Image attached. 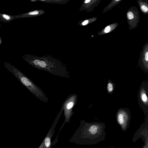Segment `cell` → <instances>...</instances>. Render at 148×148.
Listing matches in <instances>:
<instances>
[{"label": "cell", "instance_id": "obj_1", "mask_svg": "<svg viewBox=\"0 0 148 148\" xmlns=\"http://www.w3.org/2000/svg\"><path fill=\"white\" fill-rule=\"evenodd\" d=\"M105 123L101 122L82 121L69 141L79 145L96 144L105 139Z\"/></svg>", "mask_w": 148, "mask_h": 148}, {"label": "cell", "instance_id": "obj_2", "mask_svg": "<svg viewBox=\"0 0 148 148\" xmlns=\"http://www.w3.org/2000/svg\"><path fill=\"white\" fill-rule=\"evenodd\" d=\"M148 82L143 81L141 84L138 94L139 105L142 109L145 114L148 113Z\"/></svg>", "mask_w": 148, "mask_h": 148}, {"label": "cell", "instance_id": "obj_3", "mask_svg": "<svg viewBox=\"0 0 148 148\" xmlns=\"http://www.w3.org/2000/svg\"><path fill=\"white\" fill-rule=\"evenodd\" d=\"M116 118L123 132L126 131L129 127L131 119L129 109L127 108L119 109L116 113Z\"/></svg>", "mask_w": 148, "mask_h": 148}, {"label": "cell", "instance_id": "obj_4", "mask_svg": "<svg viewBox=\"0 0 148 148\" xmlns=\"http://www.w3.org/2000/svg\"><path fill=\"white\" fill-rule=\"evenodd\" d=\"M148 114H146L145 122L140 126L134 133L132 141L135 142L137 140L141 138L144 142L143 148H148Z\"/></svg>", "mask_w": 148, "mask_h": 148}, {"label": "cell", "instance_id": "obj_5", "mask_svg": "<svg viewBox=\"0 0 148 148\" xmlns=\"http://www.w3.org/2000/svg\"><path fill=\"white\" fill-rule=\"evenodd\" d=\"M15 19V15H11L0 13V21L8 23Z\"/></svg>", "mask_w": 148, "mask_h": 148}, {"label": "cell", "instance_id": "obj_6", "mask_svg": "<svg viewBox=\"0 0 148 148\" xmlns=\"http://www.w3.org/2000/svg\"><path fill=\"white\" fill-rule=\"evenodd\" d=\"M115 87V85L111 80L108 79L107 86V92L109 94H112L114 92Z\"/></svg>", "mask_w": 148, "mask_h": 148}, {"label": "cell", "instance_id": "obj_7", "mask_svg": "<svg viewBox=\"0 0 148 148\" xmlns=\"http://www.w3.org/2000/svg\"><path fill=\"white\" fill-rule=\"evenodd\" d=\"M21 80L25 86H28V83L29 82L27 78L23 77L21 78Z\"/></svg>", "mask_w": 148, "mask_h": 148}, {"label": "cell", "instance_id": "obj_8", "mask_svg": "<svg viewBox=\"0 0 148 148\" xmlns=\"http://www.w3.org/2000/svg\"><path fill=\"white\" fill-rule=\"evenodd\" d=\"M127 17L129 19H132L134 17L133 13L131 12H128L127 14Z\"/></svg>", "mask_w": 148, "mask_h": 148}, {"label": "cell", "instance_id": "obj_9", "mask_svg": "<svg viewBox=\"0 0 148 148\" xmlns=\"http://www.w3.org/2000/svg\"><path fill=\"white\" fill-rule=\"evenodd\" d=\"M141 9L142 10L145 12H146L148 11L147 7L145 5H142L141 7Z\"/></svg>", "mask_w": 148, "mask_h": 148}, {"label": "cell", "instance_id": "obj_10", "mask_svg": "<svg viewBox=\"0 0 148 148\" xmlns=\"http://www.w3.org/2000/svg\"><path fill=\"white\" fill-rule=\"evenodd\" d=\"M39 65L41 67H44L46 66V64L44 62L41 61L40 62Z\"/></svg>", "mask_w": 148, "mask_h": 148}, {"label": "cell", "instance_id": "obj_11", "mask_svg": "<svg viewBox=\"0 0 148 148\" xmlns=\"http://www.w3.org/2000/svg\"><path fill=\"white\" fill-rule=\"evenodd\" d=\"M38 14V12L37 11H34L29 12L28 13L29 15H34Z\"/></svg>", "mask_w": 148, "mask_h": 148}, {"label": "cell", "instance_id": "obj_12", "mask_svg": "<svg viewBox=\"0 0 148 148\" xmlns=\"http://www.w3.org/2000/svg\"><path fill=\"white\" fill-rule=\"evenodd\" d=\"M73 102H71L69 103L67 106V108L69 109L71 108L73 106Z\"/></svg>", "mask_w": 148, "mask_h": 148}, {"label": "cell", "instance_id": "obj_13", "mask_svg": "<svg viewBox=\"0 0 148 148\" xmlns=\"http://www.w3.org/2000/svg\"><path fill=\"white\" fill-rule=\"evenodd\" d=\"M110 30V27L109 26H107L106 27L104 30V32L106 33H107L109 32Z\"/></svg>", "mask_w": 148, "mask_h": 148}, {"label": "cell", "instance_id": "obj_14", "mask_svg": "<svg viewBox=\"0 0 148 148\" xmlns=\"http://www.w3.org/2000/svg\"><path fill=\"white\" fill-rule=\"evenodd\" d=\"M145 60L147 62L148 60V52H147L145 55Z\"/></svg>", "mask_w": 148, "mask_h": 148}, {"label": "cell", "instance_id": "obj_15", "mask_svg": "<svg viewBox=\"0 0 148 148\" xmlns=\"http://www.w3.org/2000/svg\"><path fill=\"white\" fill-rule=\"evenodd\" d=\"M40 61L38 60H36L34 62V63L36 65H39L40 63Z\"/></svg>", "mask_w": 148, "mask_h": 148}, {"label": "cell", "instance_id": "obj_16", "mask_svg": "<svg viewBox=\"0 0 148 148\" xmlns=\"http://www.w3.org/2000/svg\"><path fill=\"white\" fill-rule=\"evenodd\" d=\"M88 20H86L84 21L82 23V25H86L88 23Z\"/></svg>", "mask_w": 148, "mask_h": 148}, {"label": "cell", "instance_id": "obj_17", "mask_svg": "<svg viewBox=\"0 0 148 148\" xmlns=\"http://www.w3.org/2000/svg\"><path fill=\"white\" fill-rule=\"evenodd\" d=\"M90 1V0H86L85 1V3H87L89 2Z\"/></svg>", "mask_w": 148, "mask_h": 148}, {"label": "cell", "instance_id": "obj_18", "mask_svg": "<svg viewBox=\"0 0 148 148\" xmlns=\"http://www.w3.org/2000/svg\"><path fill=\"white\" fill-rule=\"evenodd\" d=\"M28 85H30H30H31V82H29Z\"/></svg>", "mask_w": 148, "mask_h": 148}, {"label": "cell", "instance_id": "obj_19", "mask_svg": "<svg viewBox=\"0 0 148 148\" xmlns=\"http://www.w3.org/2000/svg\"><path fill=\"white\" fill-rule=\"evenodd\" d=\"M1 42V38L0 37V44Z\"/></svg>", "mask_w": 148, "mask_h": 148}, {"label": "cell", "instance_id": "obj_20", "mask_svg": "<svg viewBox=\"0 0 148 148\" xmlns=\"http://www.w3.org/2000/svg\"><path fill=\"white\" fill-rule=\"evenodd\" d=\"M114 148V147H110L108 148Z\"/></svg>", "mask_w": 148, "mask_h": 148}, {"label": "cell", "instance_id": "obj_21", "mask_svg": "<svg viewBox=\"0 0 148 148\" xmlns=\"http://www.w3.org/2000/svg\"><path fill=\"white\" fill-rule=\"evenodd\" d=\"M120 1V0H116V1Z\"/></svg>", "mask_w": 148, "mask_h": 148}, {"label": "cell", "instance_id": "obj_22", "mask_svg": "<svg viewBox=\"0 0 148 148\" xmlns=\"http://www.w3.org/2000/svg\"><path fill=\"white\" fill-rule=\"evenodd\" d=\"M0 26H2L0 24Z\"/></svg>", "mask_w": 148, "mask_h": 148}]
</instances>
